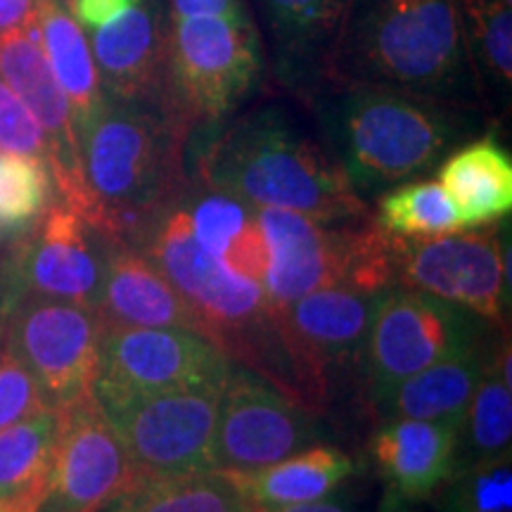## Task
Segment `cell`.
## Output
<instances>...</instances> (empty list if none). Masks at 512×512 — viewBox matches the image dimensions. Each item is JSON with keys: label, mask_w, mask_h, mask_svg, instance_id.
I'll return each mask as SVG.
<instances>
[{"label": "cell", "mask_w": 512, "mask_h": 512, "mask_svg": "<svg viewBox=\"0 0 512 512\" xmlns=\"http://www.w3.org/2000/svg\"><path fill=\"white\" fill-rule=\"evenodd\" d=\"M0 152L34 157L48 164V140L34 114L0 81Z\"/></svg>", "instance_id": "cell-34"}, {"label": "cell", "mask_w": 512, "mask_h": 512, "mask_svg": "<svg viewBox=\"0 0 512 512\" xmlns=\"http://www.w3.org/2000/svg\"><path fill=\"white\" fill-rule=\"evenodd\" d=\"M95 311L102 328H178L202 335L200 318L183 294L143 249L133 245L110 247Z\"/></svg>", "instance_id": "cell-21"}, {"label": "cell", "mask_w": 512, "mask_h": 512, "mask_svg": "<svg viewBox=\"0 0 512 512\" xmlns=\"http://www.w3.org/2000/svg\"><path fill=\"white\" fill-rule=\"evenodd\" d=\"M377 226L394 238L427 240L456 233L460 216L439 181L403 183L377 202Z\"/></svg>", "instance_id": "cell-31"}, {"label": "cell", "mask_w": 512, "mask_h": 512, "mask_svg": "<svg viewBox=\"0 0 512 512\" xmlns=\"http://www.w3.org/2000/svg\"><path fill=\"white\" fill-rule=\"evenodd\" d=\"M354 472V460L335 446H309L278 463L226 472L256 510L285 508L330 496Z\"/></svg>", "instance_id": "cell-26"}, {"label": "cell", "mask_w": 512, "mask_h": 512, "mask_svg": "<svg viewBox=\"0 0 512 512\" xmlns=\"http://www.w3.org/2000/svg\"><path fill=\"white\" fill-rule=\"evenodd\" d=\"M439 491V512H512V456L453 475Z\"/></svg>", "instance_id": "cell-33"}, {"label": "cell", "mask_w": 512, "mask_h": 512, "mask_svg": "<svg viewBox=\"0 0 512 512\" xmlns=\"http://www.w3.org/2000/svg\"><path fill=\"white\" fill-rule=\"evenodd\" d=\"M38 0H0V36L8 31L34 27Z\"/></svg>", "instance_id": "cell-38"}, {"label": "cell", "mask_w": 512, "mask_h": 512, "mask_svg": "<svg viewBox=\"0 0 512 512\" xmlns=\"http://www.w3.org/2000/svg\"><path fill=\"white\" fill-rule=\"evenodd\" d=\"M190 131L171 98L107 100L79 133L88 226L110 245H143L185 192L183 150Z\"/></svg>", "instance_id": "cell-2"}, {"label": "cell", "mask_w": 512, "mask_h": 512, "mask_svg": "<svg viewBox=\"0 0 512 512\" xmlns=\"http://www.w3.org/2000/svg\"><path fill=\"white\" fill-rule=\"evenodd\" d=\"M486 354L489 339L484 337L475 347L406 377L370 408L380 422L425 420L458 427L484 373Z\"/></svg>", "instance_id": "cell-22"}, {"label": "cell", "mask_w": 512, "mask_h": 512, "mask_svg": "<svg viewBox=\"0 0 512 512\" xmlns=\"http://www.w3.org/2000/svg\"><path fill=\"white\" fill-rule=\"evenodd\" d=\"M169 95L192 126L221 121L261 79L264 50L245 17L174 19L169 31Z\"/></svg>", "instance_id": "cell-8"}, {"label": "cell", "mask_w": 512, "mask_h": 512, "mask_svg": "<svg viewBox=\"0 0 512 512\" xmlns=\"http://www.w3.org/2000/svg\"><path fill=\"white\" fill-rule=\"evenodd\" d=\"M195 183L254 209H280L323 223L368 216V204L325 145L280 107H259L221 126L197 155Z\"/></svg>", "instance_id": "cell-4"}, {"label": "cell", "mask_w": 512, "mask_h": 512, "mask_svg": "<svg viewBox=\"0 0 512 512\" xmlns=\"http://www.w3.org/2000/svg\"><path fill=\"white\" fill-rule=\"evenodd\" d=\"M463 36L479 98L508 107L512 86V15L503 0H460Z\"/></svg>", "instance_id": "cell-30"}, {"label": "cell", "mask_w": 512, "mask_h": 512, "mask_svg": "<svg viewBox=\"0 0 512 512\" xmlns=\"http://www.w3.org/2000/svg\"><path fill=\"white\" fill-rule=\"evenodd\" d=\"M439 185L451 197L463 228H482L512 211V159L494 136L460 145L439 166Z\"/></svg>", "instance_id": "cell-24"}, {"label": "cell", "mask_w": 512, "mask_h": 512, "mask_svg": "<svg viewBox=\"0 0 512 512\" xmlns=\"http://www.w3.org/2000/svg\"><path fill=\"white\" fill-rule=\"evenodd\" d=\"M0 81L27 105L46 133L50 152L48 169L57 200L86 221L88 195L72 107L43 55L36 38V24L0 36Z\"/></svg>", "instance_id": "cell-16"}, {"label": "cell", "mask_w": 512, "mask_h": 512, "mask_svg": "<svg viewBox=\"0 0 512 512\" xmlns=\"http://www.w3.org/2000/svg\"><path fill=\"white\" fill-rule=\"evenodd\" d=\"M482 325L475 313L434 294L401 285L384 290L356 366L370 406L406 377L482 342Z\"/></svg>", "instance_id": "cell-7"}, {"label": "cell", "mask_w": 512, "mask_h": 512, "mask_svg": "<svg viewBox=\"0 0 512 512\" xmlns=\"http://www.w3.org/2000/svg\"><path fill=\"white\" fill-rule=\"evenodd\" d=\"M256 221L268 247L264 292L273 309L320 287L384 292L396 285L392 235L370 214L323 223L294 211L256 209Z\"/></svg>", "instance_id": "cell-6"}, {"label": "cell", "mask_w": 512, "mask_h": 512, "mask_svg": "<svg viewBox=\"0 0 512 512\" xmlns=\"http://www.w3.org/2000/svg\"><path fill=\"white\" fill-rule=\"evenodd\" d=\"M102 320L91 306L27 297L0 309V344L34 375L48 408L86 399L98 375Z\"/></svg>", "instance_id": "cell-9"}, {"label": "cell", "mask_w": 512, "mask_h": 512, "mask_svg": "<svg viewBox=\"0 0 512 512\" xmlns=\"http://www.w3.org/2000/svg\"><path fill=\"white\" fill-rule=\"evenodd\" d=\"M245 17L249 15L242 0H171V22L188 17Z\"/></svg>", "instance_id": "cell-36"}, {"label": "cell", "mask_w": 512, "mask_h": 512, "mask_svg": "<svg viewBox=\"0 0 512 512\" xmlns=\"http://www.w3.org/2000/svg\"><path fill=\"white\" fill-rule=\"evenodd\" d=\"M140 249L162 268L200 318L202 335L230 361L271 382L311 413L328 411L332 384L290 347L264 285L204 252L181 197L162 214Z\"/></svg>", "instance_id": "cell-1"}, {"label": "cell", "mask_w": 512, "mask_h": 512, "mask_svg": "<svg viewBox=\"0 0 512 512\" xmlns=\"http://www.w3.org/2000/svg\"><path fill=\"white\" fill-rule=\"evenodd\" d=\"M0 512H3V508H0Z\"/></svg>", "instance_id": "cell-41"}, {"label": "cell", "mask_w": 512, "mask_h": 512, "mask_svg": "<svg viewBox=\"0 0 512 512\" xmlns=\"http://www.w3.org/2000/svg\"><path fill=\"white\" fill-rule=\"evenodd\" d=\"M458 427L446 422H380L370 448L384 494L377 512H420L448 482Z\"/></svg>", "instance_id": "cell-20"}, {"label": "cell", "mask_w": 512, "mask_h": 512, "mask_svg": "<svg viewBox=\"0 0 512 512\" xmlns=\"http://www.w3.org/2000/svg\"><path fill=\"white\" fill-rule=\"evenodd\" d=\"M392 247L396 285L434 294L484 323L508 328L510 245L494 223L479 233L456 230L427 240L392 235Z\"/></svg>", "instance_id": "cell-12"}, {"label": "cell", "mask_w": 512, "mask_h": 512, "mask_svg": "<svg viewBox=\"0 0 512 512\" xmlns=\"http://www.w3.org/2000/svg\"><path fill=\"white\" fill-rule=\"evenodd\" d=\"M306 105L358 195H377L434 169L479 124L477 107L382 83L328 81Z\"/></svg>", "instance_id": "cell-3"}, {"label": "cell", "mask_w": 512, "mask_h": 512, "mask_svg": "<svg viewBox=\"0 0 512 512\" xmlns=\"http://www.w3.org/2000/svg\"><path fill=\"white\" fill-rule=\"evenodd\" d=\"M233 361L207 337L178 328H102L93 399L100 408L174 392L223 384Z\"/></svg>", "instance_id": "cell-13"}, {"label": "cell", "mask_w": 512, "mask_h": 512, "mask_svg": "<svg viewBox=\"0 0 512 512\" xmlns=\"http://www.w3.org/2000/svg\"><path fill=\"white\" fill-rule=\"evenodd\" d=\"M36 29L41 36L38 43H41L43 55L72 107L76 136H79L81 128L91 124L107 102L91 43L72 12L55 0H38Z\"/></svg>", "instance_id": "cell-27"}, {"label": "cell", "mask_w": 512, "mask_h": 512, "mask_svg": "<svg viewBox=\"0 0 512 512\" xmlns=\"http://www.w3.org/2000/svg\"><path fill=\"white\" fill-rule=\"evenodd\" d=\"M328 81L382 83L477 107L460 0H349Z\"/></svg>", "instance_id": "cell-5"}, {"label": "cell", "mask_w": 512, "mask_h": 512, "mask_svg": "<svg viewBox=\"0 0 512 512\" xmlns=\"http://www.w3.org/2000/svg\"><path fill=\"white\" fill-rule=\"evenodd\" d=\"M349 0H256L273 76L309 102L330 79L332 53Z\"/></svg>", "instance_id": "cell-19"}, {"label": "cell", "mask_w": 512, "mask_h": 512, "mask_svg": "<svg viewBox=\"0 0 512 512\" xmlns=\"http://www.w3.org/2000/svg\"><path fill=\"white\" fill-rule=\"evenodd\" d=\"M133 3H136V0H74L69 10L74 12L72 17L76 22H81L83 27L88 29H95L121 15V12L131 8Z\"/></svg>", "instance_id": "cell-37"}, {"label": "cell", "mask_w": 512, "mask_h": 512, "mask_svg": "<svg viewBox=\"0 0 512 512\" xmlns=\"http://www.w3.org/2000/svg\"><path fill=\"white\" fill-rule=\"evenodd\" d=\"M181 204L188 211L192 235L204 252L223 261L230 271L264 285L268 247L254 207L200 183L185 188Z\"/></svg>", "instance_id": "cell-23"}, {"label": "cell", "mask_w": 512, "mask_h": 512, "mask_svg": "<svg viewBox=\"0 0 512 512\" xmlns=\"http://www.w3.org/2000/svg\"><path fill=\"white\" fill-rule=\"evenodd\" d=\"M100 512H256L249 498L221 470L140 479Z\"/></svg>", "instance_id": "cell-29"}, {"label": "cell", "mask_w": 512, "mask_h": 512, "mask_svg": "<svg viewBox=\"0 0 512 512\" xmlns=\"http://www.w3.org/2000/svg\"><path fill=\"white\" fill-rule=\"evenodd\" d=\"M110 247L76 211L55 200L10 242L0 264V309L27 297L98 309Z\"/></svg>", "instance_id": "cell-10"}, {"label": "cell", "mask_w": 512, "mask_h": 512, "mask_svg": "<svg viewBox=\"0 0 512 512\" xmlns=\"http://www.w3.org/2000/svg\"><path fill=\"white\" fill-rule=\"evenodd\" d=\"M316 439V413L252 370L230 366L216 415L214 470H259L304 451Z\"/></svg>", "instance_id": "cell-14"}, {"label": "cell", "mask_w": 512, "mask_h": 512, "mask_svg": "<svg viewBox=\"0 0 512 512\" xmlns=\"http://www.w3.org/2000/svg\"><path fill=\"white\" fill-rule=\"evenodd\" d=\"M55 3H60L62 5V8H72V3H74V0H55Z\"/></svg>", "instance_id": "cell-40"}, {"label": "cell", "mask_w": 512, "mask_h": 512, "mask_svg": "<svg viewBox=\"0 0 512 512\" xmlns=\"http://www.w3.org/2000/svg\"><path fill=\"white\" fill-rule=\"evenodd\" d=\"M169 31L162 0H136L93 29L91 53L107 100H169Z\"/></svg>", "instance_id": "cell-17"}, {"label": "cell", "mask_w": 512, "mask_h": 512, "mask_svg": "<svg viewBox=\"0 0 512 512\" xmlns=\"http://www.w3.org/2000/svg\"><path fill=\"white\" fill-rule=\"evenodd\" d=\"M256 512H349L342 503L337 501H311V503H297V505H285V508H273V510H256Z\"/></svg>", "instance_id": "cell-39"}, {"label": "cell", "mask_w": 512, "mask_h": 512, "mask_svg": "<svg viewBox=\"0 0 512 512\" xmlns=\"http://www.w3.org/2000/svg\"><path fill=\"white\" fill-rule=\"evenodd\" d=\"M512 448V380L508 330L486 354L484 373L458 425L453 475L510 456ZM448 477V479H451Z\"/></svg>", "instance_id": "cell-25"}, {"label": "cell", "mask_w": 512, "mask_h": 512, "mask_svg": "<svg viewBox=\"0 0 512 512\" xmlns=\"http://www.w3.org/2000/svg\"><path fill=\"white\" fill-rule=\"evenodd\" d=\"M380 294L347 285L320 287L275 313L297 356L332 384V370L358 366Z\"/></svg>", "instance_id": "cell-18"}, {"label": "cell", "mask_w": 512, "mask_h": 512, "mask_svg": "<svg viewBox=\"0 0 512 512\" xmlns=\"http://www.w3.org/2000/svg\"><path fill=\"white\" fill-rule=\"evenodd\" d=\"M221 389H174L102 408L131 460L133 482L214 470Z\"/></svg>", "instance_id": "cell-11"}, {"label": "cell", "mask_w": 512, "mask_h": 512, "mask_svg": "<svg viewBox=\"0 0 512 512\" xmlns=\"http://www.w3.org/2000/svg\"><path fill=\"white\" fill-rule=\"evenodd\" d=\"M43 408L48 406L34 375L17 361L8 347L0 344V430L31 418Z\"/></svg>", "instance_id": "cell-35"}, {"label": "cell", "mask_w": 512, "mask_h": 512, "mask_svg": "<svg viewBox=\"0 0 512 512\" xmlns=\"http://www.w3.org/2000/svg\"><path fill=\"white\" fill-rule=\"evenodd\" d=\"M133 484V467L93 394L62 408L53 463L24 512H100Z\"/></svg>", "instance_id": "cell-15"}, {"label": "cell", "mask_w": 512, "mask_h": 512, "mask_svg": "<svg viewBox=\"0 0 512 512\" xmlns=\"http://www.w3.org/2000/svg\"><path fill=\"white\" fill-rule=\"evenodd\" d=\"M53 204V176L34 157H0V247L17 240Z\"/></svg>", "instance_id": "cell-32"}, {"label": "cell", "mask_w": 512, "mask_h": 512, "mask_svg": "<svg viewBox=\"0 0 512 512\" xmlns=\"http://www.w3.org/2000/svg\"><path fill=\"white\" fill-rule=\"evenodd\" d=\"M62 411L43 408L0 430V508L24 512L34 501L53 463Z\"/></svg>", "instance_id": "cell-28"}]
</instances>
